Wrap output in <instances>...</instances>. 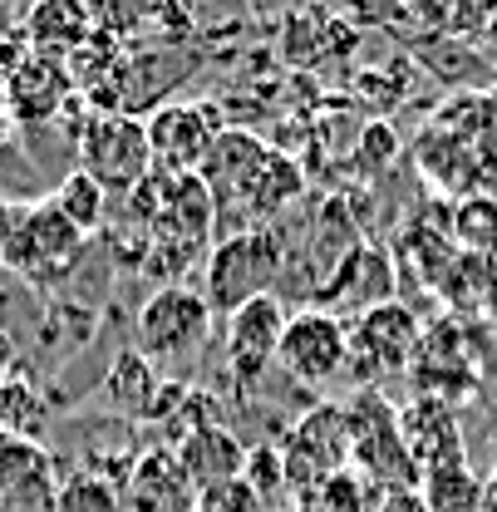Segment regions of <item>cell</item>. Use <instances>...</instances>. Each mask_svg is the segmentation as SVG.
<instances>
[{"mask_svg": "<svg viewBox=\"0 0 497 512\" xmlns=\"http://www.w3.org/2000/svg\"><path fill=\"white\" fill-rule=\"evenodd\" d=\"M419 340H424V325L404 301L370 306L350 325V375H360V389H374V380L414 370Z\"/></svg>", "mask_w": 497, "mask_h": 512, "instance_id": "5", "label": "cell"}, {"mask_svg": "<svg viewBox=\"0 0 497 512\" xmlns=\"http://www.w3.org/2000/svg\"><path fill=\"white\" fill-rule=\"evenodd\" d=\"M119 503H124V493L109 488L99 473H79V478L60 493L64 512H119Z\"/></svg>", "mask_w": 497, "mask_h": 512, "instance_id": "25", "label": "cell"}, {"mask_svg": "<svg viewBox=\"0 0 497 512\" xmlns=\"http://www.w3.org/2000/svg\"><path fill=\"white\" fill-rule=\"evenodd\" d=\"M478 512H497V473H483V508Z\"/></svg>", "mask_w": 497, "mask_h": 512, "instance_id": "30", "label": "cell"}, {"mask_svg": "<svg viewBox=\"0 0 497 512\" xmlns=\"http://www.w3.org/2000/svg\"><path fill=\"white\" fill-rule=\"evenodd\" d=\"M286 320H291V311H286L281 296H256L242 311L227 316V370H232V380L242 389L261 380L266 365H276Z\"/></svg>", "mask_w": 497, "mask_h": 512, "instance_id": "8", "label": "cell"}, {"mask_svg": "<svg viewBox=\"0 0 497 512\" xmlns=\"http://www.w3.org/2000/svg\"><path fill=\"white\" fill-rule=\"evenodd\" d=\"M379 498H384V493L350 463V468H340V473L325 478V488L315 493L311 503L320 512H379Z\"/></svg>", "mask_w": 497, "mask_h": 512, "instance_id": "23", "label": "cell"}, {"mask_svg": "<svg viewBox=\"0 0 497 512\" xmlns=\"http://www.w3.org/2000/svg\"><path fill=\"white\" fill-rule=\"evenodd\" d=\"M399 434L414 453L419 473H438V468H453V463H468V444H463V424H458V409L429 399V394H414L409 404H399Z\"/></svg>", "mask_w": 497, "mask_h": 512, "instance_id": "10", "label": "cell"}, {"mask_svg": "<svg viewBox=\"0 0 497 512\" xmlns=\"http://www.w3.org/2000/svg\"><path fill=\"white\" fill-rule=\"evenodd\" d=\"M50 202L60 207V212L74 222V227H79V232H84V237H94V232L104 227V217H109V192L99 188L89 173H79V168L64 178L60 188L50 192Z\"/></svg>", "mask_w": 497, "mask_h": 512, "instance_id": "22", "label": "cell"}, {"mask_svg": "<svg viewBox=\"0 0 497 512\" xmlns=\"http://www.w3.org/2000/svg\"><path fill=\"white\" fill-rule=\"evenodd\" d=\"M50 429V404L45 394L20 375L0 380V439H20V444H40Z\"/></svg>", "mask_w": 497, "mask_h": 512, "instance_id": "20", "label": "cell"}, {"mask_svg": "<svg viewBox=\"0 0 497 512\" xmlns=\"http://www.w3.org/2000/svg\"><path fill=\"white\" fill-rule=\"evenodd\" d=\"M79 173H89L104 192H133L153 173L148 124L128 109H94L79 128Z\"/></svg>", "mask_w": 497, "mask_h": 512, "instance_id": "4", "label": "cell"}, {"mask_svg": "<svg viewBox=\"0 0 497 512\" xmlns=\"http://www.w3.org/2000/svg\"><path fill=\"white\" fill-rule=\"evenodd\" d=\"M25 40L35 55H50V60H69L89 45L94 35V20H89V0H30L25 10Z\"/></svg>", "mask_w": 497, "mask_h": 512, "instance_id": "15", "label": "cell"}, {"mask_svg": "<svg viewBox=\"0 0 497 512\" xmlns=\"http://www.w3.org/2000/svg\"><path fill=\"white\" fill-rule=\"evenodd\" d=\"M89 20H94V35L128 45L148 25V0H89Z\"/></svg>", "mask_w": 497, "mask_h": 512, "instance_id": "24", "label": "cell"}, {"mask_svg": "<svg viewBox=\"0 0 497 512\" xmlns=\"http://www.w3.org/2000/svg\"><path fill=\"white\" fill-rule=\"evenodd\" d=\"M15 370V340H10V330H0V380Z\"/></svg>", "mask_w": 497, "mask_h": 512, "instance_id": "29", "label": "cell"}, {"mask_svg": "<svg viewBox=\"0 0 497 512\" xmlns=\"http://www.w3.org/2000/svg\"><path fill=\"white\" fill-rule=\"evenodd\" d=\"M124 503L133 512H197V488H192V478L183 473L178 453L163 444V448H148L133 463Z\"/></svg>", "mask_w": 497, "mask_h": 512, "instance_id": "14", "label": "cell"}, {"mask_svg": "<svg viewBox=\"0 0 497 512\" xmlns=\"http://www.w3.org/2000/svg\"><path fill=\"white\" fill-rule=\"evenodd\" d=\"M148 124V148H153V168L168 178H187L202 168V158L217 143V119L202 104H163Z\"/></svg>", "mask_w": 497, "mask_h": 512, "instance_id": "9", "label": "cell"}, {"mask_svg": "<svg viewBox=\"0 0 497 512\" xmlns=\"http://www.w3.org/2000/svg\"><path fill=\"white\" fill-rule=\"evenodd\" d=\"M197 512H266V503L247 478H227L197 493Z\"/></svg>", "mask_w": 497, "mask_h": 512, "instance_id": "26", "label": "cell"}, {"mask_svg": "<svg viewBox=\"0 0 497 512\" xmlns=\"http://www.w3.org/2000/svg\"><path fill=\"white\" fill-rule=\"evenodd\" d=\"M306 188V178H301V168L291 163V158H281V153H266V163L256 168V178L247 183L242 192V202L227 212V217H237V222H247V227H261V217H276L286 202H296ZM222 217V222H227Z\"/></svg>", "mask_w": 497, "mask_h": 512, "instance_id": "18", "label": "cell"}, {"mask_svg": "<svg viewBox=\"0 0 497 512\" xmlns=\"http://www.w3.org/2000/svg\"><path fill=\"white\" fill-rule=\"evenodd\" d=\"M173 453H178V463H183V473L192 478L197 493L212 488V483L242 478V468H247V444H242L227 424H207V429H197V434L183 439Z\"/></svg>", "mask_w": 497, "mask_h": 512, "instance_id": "17", "label": "cell"}, {"mask_svg": "<svg viewBox=\"0 0 497 512\" xmlns=\"http://www.w3.org/2000/svg\"><path fill=\"white\" fill-rule=\"evenodd\" d=\"M350 444H355L350 463L370 478L379 493H399V488H419V483H424V473H419L414 453H409V444H404L399 424H384V429H370V434H355Z\"/></svg>", "mask_w": 497, "mask_h": 512, "instance_id": "16", "label": "cell"}, {"mask_svg": "<svg viewBox=\"0 0 497 512\" xmlns=\"http://www.w3.org/2000/svg\"><path fill=\"white\" fill-rule=\"evenodd\" d=\"M266 143L247 133V128H222L217 133V143H212V153L202 158V168H197V178H202V188L212 192V202H217V232H222V217L242 202V192L247 183L256 178V168L266 163Z\"/></svg>", "mask_w": 497, "mask_h": 512, "instance_id": "11", "label": "cell"}, {"mask_svg": "<svg viewBox=\"0 0 497 512\" xmlns=\"http://www.w3.org/2000/svg\"><path fill=\"white\" fill-rule=\"evenodd\" d=\"M158 389H163L158 365L143 360L138 350H119V355L109 360V370H104V384H99V394H104L109 409H119V414H143V419H148Z\"/></svg>", "mask_w": 497, "mask_h": 512, "instance_id": "19", "label": "cell"}, {"mask_svg": "<svg viewBox=\"0 0 497 512\" xmlns=\"http://www.w3.org/2000/svg\"><path fill=\"white\" fill-rule=\"evenodd\" d=\"M212 306H207V296L202 291H192V286H178V281H168V286H158L143 306H138V316H133V350L143 355V360H153L158 370H168V365H183V360H197V350L207 345V335H212Z\"/></svg>", "mask_w": 497, "mask_h": 512, "instance_id": "3", "label": "cell"}, {"mask_svg": "<svg viewBox=\"0 0 497 512\" xmlns=\"http://www.w3.org/2000/svg\"><path fill=\"white\" fill-rule=\"evenodd\" d=\"M488 458H493V473H497V424H493V434H488Z\"/></svg>", "mask_w": 497, "mask_h": 512, "instance_id": "31", "label": "cell"}, {"mask_svg": "<svg viewBox=\"0 0 497 512\" xmlns=\"http://www.w3.org/2000/svg\"><path fill=\"white\" fill-rule=\"evenodd\" d=\"M74 94V74L64 60L50 55H30L10 79H5V114L15 124H50L64 109V99Z\"/></svg>", "mask_w": 497, "mask_h": 512, "instance_id": "13", "label": "cell"}, {"mask_svg": "<svg viewBox=\"0 0 497 512\" xmlns=\"http://www.w3.org/2000/svg\"><path fill=\"white\" fill-rule=\"evenodd\" d=\"M394 301V261L379 252V247H355L345 252V261L335 266V281H325L315 291V306L335 316V306L365 316L370 306H384Z\"/></svg>", "mask_w": 497, "mask_h": 512, "instance_id": "12", "label": "cell"}, {"mask_svg": "<svg viewBox=\"0 0 497 512\" xmlns=\"http://www.w3.org/2000/svg\"><path fill=\"white\" fill-rule=\"evenodd\" d=\"M379 512H429L424 508V493L419 488H399V493H384Z\"/></svg>", "mask_w": 497, "mask_h": 512, "instance_id": "28", "label": "cell"}, {"mask_svg": "<svg viewBox=\"0 0 497 512\" xmlns=\"http://www.w3.org/2000/svg\"><path fill=\"white\" fill-rule=\"evenodd\" d=\"M281 271H286V242L271 227H237L212 242L207 266H202V276H207L202 296H207L212 316H232L256 296H271Z\"/></svg>", "mask_w": 497, "mask_h": 512, "instance_id": "2", "label": "cell"}, {"mask_svg": "<svg viewBox=\"0 0 497 512\" xmlns=\"http://www.w3.org/2000/svg\"><path fill=\"white\" fill-rule=\"evenodd\" d=\"M242 478L261 493V503H266V498H276V493L286 488V458H281V448L276 444L247 448V468H242Z\"/></svg>", "mask_w": 497, "mask_h": 512, "instance_id": "27", "label": "cell"}, {"mask_svg": "<svg viewBox=\"0 0 497 512\" xmlns=\"http://www.w3.org/2000/svg\"><path fill=\"white\" fill-rule=\"evenodd\" d=\"M276 365L296 384H311V389L335 384L340 375H350V325L330 311H320V306L296 311L286 320Z\"/></svg>", "mask_w": 497, "mask_h": 512, "instance_id": "6", "label": "cell"}, {"mask_svg": "<svg viewBox=\"0 0 497 512\" xmlns=\"http://www.w3.org/2000/svg\"><path fill=\"white\" fill-rule=\"evenodd\" d=\"M419 493H424L429 512H478L483 508V473H473L468 463H453V468L424 473Z\"/></svg>", "mask_w": 497, "mask_h": 512, "instance_id": "21", "label": "cell"}, {"mask_svg": "<svg viewBox=\"0 0 497 512\" xmlns=\"http://www.w3.org/2000/svg\"><path fill=\"white\" fill-rule=\"evenodd\" d=\"M350 424H345V404H315L311 414L291 429V439L281 448L286 458V488H301L306 498H315L325 488L330 473L350 468Z\"/></svg>", "mask_w": 497, "mask_h": 512, "instance_id": "7", "label": "cell"}, {"mask_svg": "<svg viewBox=\"0 0 497 512\" xmlns=\"http://www.w3.org/2000/svg\"><path fill=\"white\" fill-rule=\"evenodd\" d=\"M84 247H89V237L50 197L45 202H20V207L0 202V266L15 271L20 281L60 286L64 276H74V266L84 261Z\"/></svg>", "mask_w": 497, "mask_h": 512, "instance_id": "1", "label": "cell"}, {"mask_svg": "<svg viewBox=\"0 0 497 512\" xmlns=\"http://www.w3.org/2000/svg\"><path fill=\"white\" fill-rule=\"evenodd\" d=\"M0 114H5V79H0Z\"/></svg>", "mask_w": 497, "mask_h": 512, "instance_id": "32", "label": "cell"}]
</instances>
